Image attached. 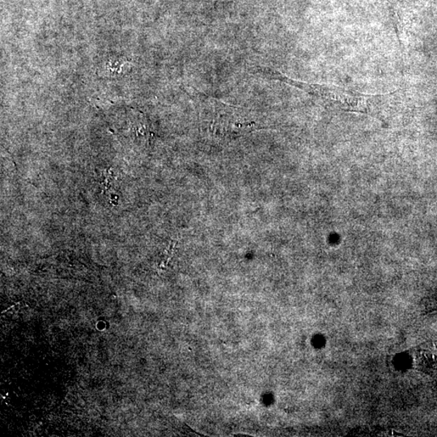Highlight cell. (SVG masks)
<instances>
[{
	"mask_svg": "<svg viewBox=\"0 0 437 437\" xmlns=\"http://www.w3.org/2000/svg\"><path fill=\"white\" fill-rule=\"evenodd\" d=\"M317 96H320L329 103H334L342 110L368 114L371 111L373 104L380 102L386 96H371L361 93H352L339 87H326L315 86L311 88Z\"/></svg>",
	"mask_w": 437,
	"mask_h": 437,
	"instance_id": "cell-1",
	"label": "cell"
}]
</instances>
